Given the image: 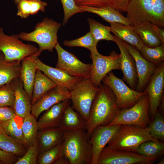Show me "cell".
I'll return each instance as SVG.
<instances>
[{"mask_svg":"<svg viewBox=\"0 0 164 164\" xmlns=\"http://www.w3.org/2000/svg\"><path fill=\"white\" fill-rule=\"evenodd\" d=\"M16 114L12 107H0V124L2 122L9 120Z\"/></svg>","mask_w":164,"mask_h":164,"instance_id":"7bdbcfd3","label":"cell"},{"mask_svg":"<svg viewBox=\"0 0 164 164\" xmlns=\"http://www.w3.org/2000/svg\"><path fill=\"white\" fill-rule=\"evenodd\" d=\"M17 5V15L22 19H26L31 15V7L29 0H21Z\"/></svg>","mask_w":164,"mask_h":164,"instance_id":"60d3db41","label":"cell"},{"mask_svg":"<svg viewBox=\"0 0 164 164\" xmlns=\"http://www.w3.org/2000/svg\"><path fill=\"white\" fill-rule=\"evenodd\" d=\"M150 133L154 138L164 141V118L162 115L157 110L154 118L148 125Z\"/></svg>","mask_w":164,"mask_h":164,"instance_id":"d590c367","label":"cell"},{"mask_svg":"<svg viewBox=\"0 0 164 164\" xmlns=\"http://www.w3.org/2000/svg\"><path fill=\"white\" fill-rule=\"evenodd\" d=\"M158 111L163 116L164 114V95H163L160 103Z\"/></svg>","mask_w":164,"mask_h":164,"instance_id":"681fc988","label":"cell"},{"mask_svg":"<svg viewBox=\"0 0 164 164\" xmlns=\"http://www.w3.org/2000/svg\"><path fill=\"white\" fill-rule=\"evenodd\" d=\"M64 131L60 127L39 130L37 134L39 153L62 143Z\"/></svg>","mask_w":164,"mask_h":164,"instance_id":"603a6c76","label":"cell"},{"mask_svg":"<svg viewBox=\"0 0 164 164\" xmlns=\"http://www.w3.org/2000/svg\"><path fill=\"white\" fill-rule=\"evenodd\" d=\"M18 158L13 154L5 152L0 149V161L3 164H15Z\"/></svg>","mask_w":164,"mask_h":164,"instance_id":"f6af8a7d","label":"cell"},{"mask_svg":"<svg viewBox=\"0 0 164 164\" xmlns=\"http://www.w3.org/2000/svg\"><path fill=\"white\" fill-rule=\"evenodd\" d=\"M91 109L88 121L86 122L88 138L94 129L99 126L107 125L118 114V107L115 96L107 85L101 83Z\"/></svg>","mask_w":164,"mask_h":164,"instance_id":"6da1fadb","label":"cell"},{"mask_svg":"<svg viewBox=\"0 0 164 164\" xmlns=\"http://www.w3.org/2000/svg\"><path fill=\"white\" fill-rule=\"evenodd\" d=\"M87 20L90 27V32L97 43L102 40L115 42V36L110 33L111 32L110 26L104 25L92 19L88 18Z\"/></svg>","mask_w":164,"mask_h":164,"instance_id":"1f68e13d","label":"cell"},{"mask_svg":"<svg viewBox=\"0 0 164 164\" xmlns=\"http://www.w3.org/2000/svg\"><path fill=\"white\" fill-rule=\"evenodd\" d=\"M79 7L84 12H87L97 14L109 23L117 22L126 26L134 25L127 17L124 16L119 11L109 5L101 8L87 6Z\"/></svg>","mask_w":164,"mask_h":164,"instance_id":"7402d4cb","label":"cell"},{"mask_svg":"<svg viewBox=\"0 0 164 164\" xmlns=\"http://www.w3.org/2000/svg\"><path fill=\"white\" fill-rule=\"evenodd\" d=\"M11 83L15 94L13 108L16 115L24 118L31 114V100L24 89L20 77L15 78Z\"/></svg>","mask_w":164,"mask_h":164,"instance_id":"d6986e66","label":"cell"},{"mask_svg":"<svg viewBox=\"0 0 164 164\" xmlns=\"http://www.w3.org/2000/svg\"><path fill=\"white\" fill-rule=\"evenodd\" d=\"M61 148L70 164H92V147L86 130L64 131Z\"/></svg>","mask_w":164,"mask_h":164,"instance_id":"7a4b0ae2","label":"cell"},{"mask_svg":"<svg viewBox=\"0 0 164 164\" xmlns=\"http://www.w3.org/2000/svg\"><path fill=\"white\" fill-rule=\"evenodd\" d=\"M124 42L135 62L138 76L137 91L142 92L148 84L157 66L145 59L136 47Z\"/></svg>","mask_w":164,"mask_h":164,"instance_id":"5bb4252c","label":"cell"},{"mask_svg":"<svg viewBox=\"0 0 164 164\" xmlns=\"http://www.w3.org/2000/svg\"><path fill=\"white\" fill-rule=\"evenodd\" d=\"M0 149L13 154L18 157L22 156L27 150L23 145L8 135L0 124Z\"/></svg>","mask_w":164,"mask_h":164,"instance_id":"f1b7e54d","label":"cell"},{"mask_svg":"<svg viewBox=\"0 0 164 164\" xmlns=\"http://www.w3.org/2000/svg\"><path fill=\"white\" fill-rule=\"evenodd\" d=\"M14 98V90L11 82L0 87V107L13 108Z\"/></svg>","mask_w":164,"mask_h":164,"instance_id":"f35d334b","label":"cell"},{"mask_svg":"<svg viewBox=\"0 0 164 164\" xmlns=\"http://www.w3.org/2000/svg\"><path fill=\"white\" fill-rule=\"evenodd\" d=\"M140 51L145 59L157 67L164 60V44L153 47L144 44Z\"/></svg>","mask_w":164,"mask_h":164,"instance_id":"836d02e7","label":"cell"},{"mask_svg":"<svg viewBox=\"0 0 164 164\" xmlns=\"http://www.w3.org/2000/svg\"><path fill=\"white\" fill-rule=\"evenodd\" d=\"M159 158L146 156L135 152L115 150L106 145L99 155L97 164H151Z\"/></svg>","mask_w":164,"mask_h":164,"instance_id":"7c38bea8","label":"cell"},{"mask_svg":"<svg viewBox=\"0 0 164 164\" xmlns=\"http://www.w3.org/2000/svg\"><path fill=\"white\" fill-rule=\"evenodd\" d=\"M158 164H164V159H162L159 161L157 163Z\"/></svg>","mask_w":164,"mask_h":164,"instance_id":"f907efd6","label":"cell"},{"mask_svg":"<svg viewBox=\"0 0 164 164\" xmlns=\"http://www.w3.org/2000/svg\"><path fill=\"white\" fill-rule=\"evenodd\" d=\"M54 48L58 56L56 67L70 76L82 80L90 78L91 64H85L81 62L73 54L63 49L58 42Z\"/></svg>","mask_w":164,"mask_h":164,"instance_id":"8fae6325","label":"cell"},{"mask_svg":"<svg viewBox=\"0 0 164 164\" xmlns=\"http://www.w3.org/2000/svg\"><path fill=\"white\" fill-rule=\"evenodd\" d=\"M61 26L60 23L52 19L46 18L36 25L32 31L22 32L18 35L21 40L38 44L40 54L46 50L52 53L58 43L57 32Z\"/></svg>","mask_w":164,"mask_h":164,"instance_id":"5b68a950","label":"cell"},{"mask_svg":"<svg viewBox=\"0 0 164 164\" xmlns=\"http://www.w3.org/2000/svg\"><path fill=\"white\" fill-rule=\"evenodd\" d=\"M99 91L98 87L92 84L90 78L81 80L70 92L72 108L88 121L94 99Z\"/></svg>","mask_w":164,"mask_h":164,"instance_id":"ba28073f","label":"cell"},{"mask_svg":"<svg viewBox=\"0 0 164 164\" xmlns=\"http://www.w3.org/2000/svg\"><path fill=\"white\" fill-rule=\"evenodd\" d=\"M21 67V61H6L0 51V87L20 77Z\"/></svg>","mask_w":164,"mask_h":164,"instance_id":"d4e9b609","label":"cell"},{"mask_svg":"<svg viewBox=\"0 0 164 164\" xmlns=\"http://www.w3.org/2000/svg\"><path fill=\"white\" fill-rule=\"evenodd\" d=\"M34 63L37 69L51 80L57 86L64 87L69 91L72 90L82 79L70 76L62 70L50 66L36 57Z\"/></svg>","mask_w":164,"mask_h":164,"instance_id":"e0dca14e","label":"cell"},{"mask_svg":"<svg viewBox=\"0 0 164 164\" xmlns=\"http://www.w3.org/2000/svg\"><path fill=\"white\" fill-rule=\"evenodd\" d=\"M56 86L42 72L37 69L33 87L32 105L45 94Z\"/></svg>","mask_w":164,"mask_h":164,"instance_id":"4316f807","label":"cell"},{"mask_svg":"<svg viewBox=\"0 0 164 164\" xmlns=\"http://www.w3.org/2000/svg\"><path fill=\"white\" fill-rule=\"evenodd\" d=\"M36 57V56L26 57L21 61L20 77L23 83L24 89L31 100L37 70L34 61Z\"/></svg>","mask_w":164,"mask_h":164,"instance_id":"cb8c5ba5","label":"cell"},{"mask_svg":"<svg viewBox=\"0 0 164 164\" xmlns=\"http://www.w3.org/2000/svg\"><path fill=\"white\" fill-rule=\"evenodd\" d=\"M149 84L144 90L147 93L149 102V114L153 120L164 95V63L162 62L156 68Z\"/></svg>","mask_w":164,"mask_h":164,"instance_id":"4fadbf2b","label":"cell"},{"mask_svg":"<svg viewBox=\"0 0 164 164\" xmlns=\"http://www.w3.org/2000/svg\"><path fill=\"white\" fill-rule=\"evenodd\" d=\"M31 6V15H34L39 11L44 12L48 4L41 0H29Z\"/></svg>","mask_w":164,"mask_h":164,"instance_id":"ee69618b","label":"cell"},{"mask_svg":"<svg viewBox=\"0 0 164 164\" xmlns=\"http://www.w3.org/2000/svg\"><path fill=\"white\" fill-rule=\"evenodd\" d=\"M92 60L90 80L93 85L98 87L104 77L113 70H120L121 56L115 51L111 52L108 56L103 55L97 48L91 51Z\"/></svg>","mask_w":164,"mask_h":164,"instance_id":"9c48e42d","label":"cell"},{"mask_svg":"<svg viewBox=\"0 0 164 164\" xmlns=\"http://www.w3.org/2000/svg\"><path fill=\"white\" fill-rule=\"evenodd\" d=\"M103 84L108 86L114 94L117 103L121 109L129 108L138 101L145 92H138L128 87L121 80L116 77L111 71L103 78Z\"/></svg>","mask_w":164,"mask_h":164,"instance_id":"30bf717a","label":"cell"},{"mask_svg":"<svg viewBox=\"0 0 164 164\" xmlns=\"http://www.w3.org/2000/svg\"><path fill=\"white\" fill-rule=\"evenodd\" d=\"M61 143L39 153L38 157V164H54L63 155Z\"/></svg>","mask_w":164,"mask_h":164,"instance_id":"e575fe53","label":"cell"},{"mask_svg":"<svg viewBox=\"0 0 164 164\" xmlns=\"http://www.w3.org/2000/svg\"><path fill=\"white\" fill-rule=\"evenodd\" d=\"M137 153L146 156L160 158L164 154V143L160 141L144 142L139 146Z\"/></svg>","mask_w":164,"mask_h":164,"instance_id":"d6a6232c","label":"cell"},{"mask_svg":"<svg viewBox=\"0 0 164 164\" xmlns=\"http://www.w3.org/2000/svg\"><path fill=\"white\" fill-rule=\"evenodd\" d=\"M23 120V118L16 115L9 120L2 122L0 124L8 135L23 145L22 131Z\"/></svg>","mask_w":164,"mask_h":164,"instance_id":"4dcf8cb0","label":"cell"},{"mask_svg":"<svg viewBox=\"0 0 164 164\" xmlns=\"http://www.w3.org/2000/svg\"><path fill=\"white\" fill-rule=\"evenodd\" d=\"M149 102L147 94L142 96L132 107L121 109L108 126L130 125L145 128L151 122L149 114Z\"/></svg>","mask_w":164,"mask_h":164,"instance_id":"8992f818","label":"cell"},{"mask_svg":"<svg viewBox=\"0 0 164 164\" xmlns=\"http://www.w3.org/2000/svg\"><path fill=\"white\" fill-rule=\"evenodd\" d=\"M97 43L90 32L77 39L71 40H65L63 42V45L70 47H80L86 48L90 51L97 48Z\"/></svg>","mask_w":164,"mask_h":164,"instance_id":"8d00e7d4","label":"cell"},{"mask_svg":"<svg viewBox=\"0 0 164 164\" xmlns=\"http://www.w3.org/2000/svg\"><path fill=\"white\" fill-rule=\"evenodd\" d=\"M70 92L66 88L56 86L49 91L32 105L31 114L37 119L43 111L67 99H70Z\"/></svg>","mask_w":164,"mask_h":164,"instance_id":"9a60e30c","label":"cell"},{"mask_svg":"<svg viewBox=\"0 0 164 164\" xmlns=\"http://www.w3.org/2000/svg\"><path fill=\"white\" fill-rule=\"evenodd\" d=\"M59 127L64 131L86 130V122L81 115L69 105L67 107L63 113Z\"/></svg>","mask_w":164,"mask_h":164,"instance_id":"484cf974","label":"cell"},{"mask_svg":"<svg viewBox=\"0 0 164 164\" xmlns=\"http://www.w3.org/2000/svg\"><path fill=\"white\" fill-rule=\"evenodd\" d=\"M111 32L120 39L133 46L139 51L144 44L134 26H126L117 22H111Z\"/></svg>","mask_w":164,"mask_h":164,"instance_id":"44dd1931","label":"cell"},{"mask_svg":"<svg viewBox=\"0 0 164 164\" xmlns=\"http://www.w3.org/2000/svg\"><path fill=\"white\" fill-rule=\"evenodd\" d=\"M36 118L31 114L23 118L22 131L23 145L27 149L37 139L38 131Z\"/></svg>","mask_w":164,"mask_h":164,"instance_id":"f546056e","label":"cell"},{"mask_svg":"<svg viewBox=\"0 0 164 164\" xmlns=\"http://www.w3.org/2000/svg\"><path fill=\"white\" fill-rule=\"evenodd\" d=\"M71 103L70 99H67L46 111L37 121L38 130L59 127L63 113Z\"/></svg>","mask_w":164,"mask_h":164,"instance_id":"ffe728a7","label":"cell"},{"mask_svg":"<svg viewBox=\"0 0 164 164\" xmlns=\"http://www.w3.org/2000/svg\"><path fill=\"white\" fill-rule=\"evenodd\" d=\"M126 12L134 25L148 21L164 27V0H130Z\"/></svg>","mask_w":164,"mask_h":164,"instance_id":"277c9868","label":"cell"},{"mask_svg":"<svg viewBox=\"0 0 164 164\" xmlns=\"http://www.w3.org/2000/svg\"><path fill=\"white\" fill-rule=\"evenodd\" d=\"M150 141L158 142L150 133L149 128L130 125H121L114 136L107 144L115 150L136 153L142 143Z\"/></svg>","mask_w":164,"mask_h":164,"instance_id":"3957f363","label":"cell"},{"mask_svg":"<svg viewBox=\"0 0 164 164\" xmlns=\"http://www.w3.org/2000/svg\"><path fill=\"white\" fill-rule=\"evenodd\" d=\"M115 37V42L120 51V68L123 74L122 80L126 81L131 88L134 89L136 87L138 81V76L134 60L128 52L124 41Z\"/></svg>","mask_w":164,"mask_h":164,"instance_id":"ac0fdd59","label":"cell"},{"mask_svg":"<svg viewBox=\"0 0 164 164\" xmlns=\"http://www.w3.org/2000/svg\"><path fill=\"white\" fill-rule=\"evenodd\" d=\"M39 153V148L38 140L29 146L25 153L19 157L15 164H37L38 157Z\"/></svg>","mask_w":164,"mask_h":164,"instance_id":"74e56055","label":"cell"},{"mask_svg":"<svg viewBox=\"0 0 164 164\" xmlns=\"http://www.w3.org/2000/svg\"><path fill=\"white\" fill-rule=\"evenodd\" d=\"M152 28L158 37L162 44H164V29L152 23Z\"/></svg>","mask_w":164,"mask_h":164,"instance_id":"7dc6e473","label":"cell"},{"mask_svg":"<svg viewBox=\"0 0 164 164\" xmlns=\"http://www.w3.org/2000/svg\"><path fill=\"white\" fill-rule=\"evenodd\" d=\"M78 6H87L101 8L109 5L108 0H74Z\"/></svg>","mask_w":164,"mask_h":164,"instance_id":"b9f144b4","label":"cell"},{"mask_svg":"<svg viewBox=\"0 0 164 164\" xmlns=\"http://www.w3.org/2000/svg\"><path fill=\"white\" fill-rule=\"evenodd\" d=\"M109 5L119 11L126 12L130 0H108Z\"/></svg>","mask_w":164,"mask_h":164,"instance_id":"bcb514c9","label":"cell"},{"mask_svg":"<svg viewBox=\"0 0 164 164\" xmlns=\"http://www.w3.org/2000/svg\"><path fill=\"white\" fill-rule=\"evenodd\" d=\"M0 51L3 54L7 61H21L29 56L38 57V48L30 44L24 43L18 34L10 36L5 33L3 29L0 27Z\"/></svg>","mask_w":164,"mask_h":164,"instance_id":"52a82bcc","label":"cell"},{"mask_svg":"<svg viewBox=\"0 0 164 164\" xmlns=\"http://www.w3.org/2000/svg\"><path fill=\"white\" fill-rule=\"evenodd\" d=\"M120 125L99 126L93 131L89 139L92 150V164H97L101 152L117 132Z\"/></svg>","mask_w":164,"mask_h":164,"instance_id":"2e32d148","label":"cell"},{"mask_svg":"<svg viewBox=\"0 0 164 164\" xmlns=\"http://www.w3.org/2000/svg\"><path fill=\"white\" fill-rule=\"evenodd\" d=\"M60 0L62 3L64 12L63 26H64L68 22L69 19L73 15L84 12L77 5L74 0Z\"/></svg>","mask_w":164,"mask_h":164,"instance_id":"ab89813d","label":"cell"},{"mask_svg":"<svg viewBox=\"0 0 164 164\" xmlns=\"http://www.w3.org/2000/svg\"><path fill=\"white\" fill-rule=\"evenodd\" d=\"M54 164H70L69 161L63 155L55 162Z\"/></svg>","mask_w":164,"mask_h":164,"instance_id":"c3c4849f","label":"cell"},{"mask_svg":"<svg viewBox=\"0 0 164 164\" xmlns=\"http://www.w3.org/2000/svg\"><path fill=\"white\" fill-rule=\"evenodd\" d=\"M0 164H3V162L0 161Z\"/></svg>","mask_w":164,"mask_h":164,"instance_id":"f5cc1de1","label":"cell"},{"mask_svg":"<svg viewBox=\"0 0 164 164\" xmlns=\"http://www.w3.org/2000/svg\"><path fill=\"white\" fill-rule=\"evenodd\" d=\"M21 0H14V2L16 5H17Z\"/></svg>","mask_w":164,"mask_h":164,"instance_id":"816d5d0a","label":"cell"},{"mask_svg":"<svg viewBox=\"0 0 164 164\" xmlns=\"http://www.w3.org/2000/svg\"><path fill=\"white\" fill-rule=\"evenodd\" d=\"M134 26L144 45L153 47L162 44L156 35L151 22L148 21L142 22L135 24Z\"/></svg>","mask_w":164,"mask_h":164,"instance_id":"83f0119b","label":"cell"}]
</instances>
